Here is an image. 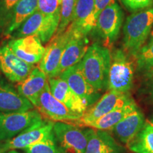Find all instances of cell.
Wrapping results in <instances>:
<instances>
[{
	"instance_id": "cell-1",
	"label": "cell",
	"mask_w": 153,
	"mask_h": 153,
	"mask_svg": "<svg viewBox=\"0 0 153 153\" xmlns=\"http://www.w3.org/2000/svg\"><path fill=\"white\" fill-rule=\"evenodd\" d=\"M111 62V53L109 49L94 43L88 48L79 64L82 74L89 85L100 91L108 89Z\"/></svg>"
},
{
	"instance_id": "cell-2",
	"label": "cell",
	"mask_w": 153,
	"mask_h": 153,
	"mask_svg": "<svg viewBox=\"0 0 153 153\" xmlns=\"http://www.w3.org/2000/svg\"><path fill=\"white\" fill-rule=\"evenodd\" d=\"M152 26L153 7L128 17L123 26V48L127 54L136 55L150 34Z\"/></svg>"
},
{
	"instance_id": "cell-3",
	"label": "cell",
	"mask_w": 153,
	"mask_h": 153,
	"mask_svg": "<svg viewBox=\"0 0 153 153\" xmlns=\"http://www.w3.org/2000/svg\"><path fill=\"white\" fill-rule=\"evenodd\" d=\"M134 67L126 53L117 50L111 55L108 72V89L120 93H128L133 86Z\"/></svg>"
},
{
	"instance_id": "cell-4",
	"label": "cell",
	"mask_w": 153,
	"mask_h": 153,
	"mask_svg": "<svg viewBox=\"0 0 153 153\" xmlns=\"http://www.w3.org/2000/svg\"><path fill=\"white\" fill-rule=\"evenodd\" d=\"M59 24L60 19L48 17L37 9L11 36L12 39L36 36L45 43L54 36Z\"/></svg>"
},
{
	"instance_id": "cell-5",
	"label": "cell",
	"mask_w": 153,
	"mask_h": 153,
	"mask_svg": "<svg viewBox=\"0 0 153 153\" xmlns=\"http://www.w3.org/2000/svg\"><path fill=\"white\" fill-rule=\"evenodd\" d=\"M55 144L59 153H85L87 138L85 129L72 123L54 122Z\"/></svg>"
},
{
	"instance_id": "cell-6",
	"label": "cell",
	"mask_w": 153,
	"mask_h": 153,
	"mask_svg": "<svg viewBox=\"0 0 153 153\" xmlns=\"http://www.w3.org/2000/svg\"><path fill=\"white\" fill-rule=\"evenodd\" d=\"M38 110L0 113V144L14 138L30 126L43 120Z\"/></svg>"
},
{
	"instance_id": "cell-7",
	"label": "cell",
	"mask_w": 153,
	"mask_h": 153,
	"mask_svg": "<svg viewBox=\"0 0 153 153\" xmlns=\"http://www.w3.org/2000/svg\"><path fill=\"white\" fill-rule=\"evenodd\" d=\"M123 22V11L116 2L104 9L96 22L95 30L102 41L103 46L109 48L116 42L119 36Z\"/></svg>"
},
{
	"instance_id": "cell-8",
	"label": "cell",
	"mask_w": 153,
	"mask_h": 153,
	"mask_svg": "<svg viewBox=\"0 0 153 153\" xmlns=\"http://www.w3.org/2000/svg\"><path fill=\"white\" fill-rule=\"evenodd\" d=\"M54 121L41 120L26 128L14 138L0 144L4 151L24 150L30 145L41 143L53 135Z\"/></svg>"
},
{
	"instance_id": "cell-9",
	"label": "cell",
	"mask_w": 153,
	"mask_h": 153,
	"mask_svg": "<svg viewBox=\"0 0 153 153\" xmlns=\"http://www.w3.org/2000/svg\"><path fill=\"white\" fill-rule=\"evenodd\" d=\"M36 108L41 115H44L54 122L73 123L79 120L82 116V114L72 111L55 98L51 93L48 82L40 96Z\"/></svg>"
},
{
	"instance_id": "cell-10",
	"label": "cell",
	"mask_w": 153,
	"mask_h": 153,
	"mask_svg": "<svg viewBox=\"0 0 153 153\" xmlns=\"http://www.w3.org/2000/svg\"><path fill=\"white\" fill-rule=\"evenodd\" d=\"M132 97L129 93L108 90L94 104L88 108L76 123L87 126L112 111L128 101Z\"/></svg>"
},
{
	"instance_id": "cell-11",
	"label": "cell",
	"mask_w": 153,
	"mask_h": 153,
	"mask_svg": "<svg viewBox=\"0 0 153 153\" xmlns=\"http://www.w3.org/2000/svg\"><path fill=\"white\" fill-rule=\"evenodd\" d=\"M71 36L72 30L68 26L60 35L53 36L51 43L45 48L38 68L46 74L48 79L57 76L61 57Z\"/></svg>"
},
{
	"instance_id": "cell-12",
	"label": "cell",
	"mask_w": 153,
	"mask_h": 153,
	"mask_svg": "<svg viewBox=\"0 0 153 153\" xmlns=\"http://www.w3.org/2000/svg\"><path fill=\"white\" fill-rule=\"evenodd\" d=\"M34 68L17 57L8 45L0 48V70L12 82L21 83L29 75Z\"/></svg>"
},
{
	"instance_id": "cell-13",
	"label": "cell",
	"mask_w": 153,
	"mask_h": 153,
	"mask_svg": "<svg viewBox=\"0 0 153 153\" xmlns=\"http://www.w3.org/2000/svg\"><path fill=\"white\" fill-rule=\"evenodd\" d=\"M58 76L67 82L70 89L85 101L88 107L98 101L99 91L94 89L85 79L79 63L67 69Z\"/></svg>"
},
{
	"instance_id": "cell-14",
	"label": "cell",
	"mask_w": 153,
	"mask_h": 153,
	"mask_svg": "<svg viewBox=\"0 0 153 153\" xmlns=\"http://www.w3.org/2000/svg\"><path fill=\"white\" fill-rule=\"evenodd\" d=\"M7 45L14 54L28 64L34 65L41 60L45 48L40 38L36 36L14 38Z\"/></svg>"
},
{
	"instance_id": "cell-15",
	"label": "cell",
	"mask_w": 153,
	"mask_h": 153,
	"mask_svg": "<svg viewBox=\"0 0 153 153\" xmlns=\"http://www.w3.org/2000/svg\"><path fill=\"white\" fill-rule=\"evenodd\" d=\"M48 82L52 94L72 111L83 115L89 108L85 101L70 89L67 82L59 76L49 78Z\"/></svg>"
},
{
	"instance_id": "cell-16",
	"label": "cell",
	"mask_w": 153,
	"mask_h": 153,
	"mask_svg": "<svg viewBox=\"0 0 153 153\" xmlns=\"http://www.w3.org/2000/svg\"><path fill=\"white\" fill-rule=\"evenodd\" d=\"M71 30L72 36L61 57L57 70V76L67 69L79 63L85 56L89 48L87 36L76 33L72 28Z\"/></svg>"
},
{
	"instance_id": "cell-17",
	"label": "cell",
	"mask_w": 153,
	"mask_h": 153,
	"mask_svg": "<svg viewBox=\"0 0 153 153\" xmlns=\"http://www.w3.org/2000/svg\"><path fill=\"white\" fill-rule=\"evenodd\" d=\"M85 131L87 138L85 153H123L121 145L107 131L91 128Z\"/></svg>"
},
{
	"instance_id": "cell-18",
	"label": "cell",
	"mask_w": 153,
	"mask_h": 153,
	"mask_svg": "<svg viewBox=\"0 0 153 153\" xmlns=\"http://www.w3.org/2000/svg\"><path fill=\"white\" fill-rule=\"evenodd\" d=\"M33 108L31 103L0 76V113L26 111Z\"/></svg>"
},
{
	"instance_id": "cell-19",
	"label": "cell",
	"mask_w": 153,
	"mask_h": 153,
	"mask_svg": "<svg viewBox=\"0 0 153 153\" xmlns=\"http://www.w3.org/2000/svg\"><path fill=\"white\" fill-rule=\"evenodd\" d=\"M94 0H76L73 18L70 25L74 32L87 36L94 28Z\"/></svg>"
},
{
	"instance_id": "cell-20",
	"label": "cell",
	"mask_w": 153,
	"mask_h": 153,
	"mask_svg": "<svg viewBox=\"0 0 153 153\" xmlns=\"http://www.w3.org/2000/svg\"><path fill=\"white\" fill-rule=\"evenodd\" d=\"M145 123L144 114L137 106L116 124L111 131L118 140L128 145L140 132Z\"/></svg>"
},
{
	"instance_id": "cell-21",
	"label": "cell",
	"mask_w": 153,
	"mask_h": 153,
	"mask_svg": "<svg viewBox=\"0 0 153 153\" xmlns=\"http://www.w3.org/2000/svg\"><path fill=\"white\" fill-rule=\"evenodd\" d=\"M38 9V0H20L4 21L1 28L5 36H11Z\"/></svg>"
},
{
	"instance_id": "cell-22",
	"label": "cell",
	"mask_w": 153,
	"mask_h": 153,
	"mask_svg": "<svg viewBox=\"0 0 153 153\" xmlns=\"http://www.w3.org/2000/svg\"><path fill=\"white\" fill-rule=\"evenodd\" d=\"M48 83V76L39 68H34L27 78L17 86V91L22 97L37 106L38 99Z\"/></svg>"
},
{
	"instance_id": "cell-23",
	"label": "cell",
	"mask_w": 153,
	"mask_h": 153,
	"mask_svg": "<svg viewBox=\"0 0 153 153\" xmlns=\"http://www.w3.org/2000/svg\"><path fill=\"white\" fill-rule=\"evenodd\" d=\"M137 107L135 101L131 98L126 104L118 107L86 126L101 131H111L116 124Z\"/></svg>"
},
{
	"instance_id": "cell-24",
	"label": "cell",
	"mask_w": 153,
	"mask_h": 153,
	"mask_svg": "<svg viewBox=\"0 0 153 153\" xmlns=\"http://www.w3.org/2000/svg\"><path fill=\"white\" fill-rule=\"evenodd\" d=\"M127 146L134 153H153L152 122L145 121L140 132Z\"/></svg>"
},
{
	"instance_id": "cell-25",
	"label": "cell",
	"mask_w": 153,
	"mask_h": 153,
	"mask_svg": "<svg viewBox=\"0 0 153 153\" xmlns=\"http://www.w3.org/2000/svg\"><path fill=\"white\" fill-rule=\"evenodd\" d=\"M75 4L76 0H62L60 24L54 36L62 33L72 23Z\"/></svg>"
},
{
	"instance_id": "cell-26",
	"label": "cell",
	"mask_w": 153,
	"mask_h": 153,
	"mask_svg": "<svg viewBox=\"0 0 153 153\" xmlns=\"http://www.w3.org/2000/svg\"><path fill=\"white\" fill-rule=\"evenodd\" d=\"M137 70L140 71L148 72L153 68V38L143 46L135 56Z\"/></svg>"
},
{
	"instance_id": "cell-27",
	"label": "cell",
	"mask_w": 153,
	"mask_h": 153,
	"mask_svg": "<svg viewBox=\"0 0 153 153\" xmlns=\"http://www.w3.org/2000/svg\"><path fill=\"white\" fill-rule=\"evenodd\" d=\"M62 0H38V9L48 17L60 20Z\"/></svg>"
},
{
	"instance_id": "cell-28",
	"label": "cell",
	"mask_w": 153,
	"mask_h": 153,
	"mask_svg": "<svg viewBox=\"0 0 153 153\" xmlns=\"http://www.w3.org/2000/svg\"><path fill=\"white\" fill-rule=\"evenodd\" d=\"M25 153H59L55 144L54 133L41 143L32 145L24 149Z\"/></svg>"
},
{
	"instance_id": "cell-29",
	"label": "cell",
	"mask_w": 153,
	"mask_h": 153,
	"mask_svg": "<svg viewBox=\"0 0 153 153\" xmlns=\"http://www.w3.org/2000/svg\"><path fill=\"white\" fill-rule=\"evenodd\" d=\"M20 0H0V28L9 13Z\"/></svg>"
},
{
	"instance_id": "cell-30",
	"label": "cell",
	"mask_w": 153,
	"mask_h": 153,
	"mask_svg": "<svg viewBox=\"0 0 153 153\" xmlns=\"http://www.w3.org/2000/svg\"><path fill=\"white\" fill-rule=\"evenodd\" d=\"M121 1L128 9L136 11L150 7L153 0H121Z\"/></svg>"
},
{
	"instance_id": "cell-31",
	"label": "cell",
	"mask_w": 153,
	"mask_h": 153,
	"mask_svg": "<svg viewBox=\"0 0 153 153\" xmlns=\"http://www.w3.org/2000/svg\"><path fill=\"white\" fill-rule=\"evenodd\" d=\"M115 2V0H94V16L97 22V17L100 13L106 9L108 6Z\"/></svg>"
},
{
	"instance_id": "cell-32",
	"label": "cell",
	"mask_w": 153,
	"mask_h": 153,
	"mask_svg": "<svg viewBox=\"0 0 153 153\" xmlns=\"http://www.w3.org/2000/svg\"><path fill=\"white\" fill-rule=\"evenodd\" d=\"M149 81L148 83V94L149 99L153 102V75L148 76Z\"/></svg>"
},
{
	"instance_id": "cell-33",
	"label": "cell",
	"mask_w": 153,
	"mask_h": 153,
	"mask_svg": "<svg viewBox=\"0 0 153 153\" xmlns=\"http://www.w3.org/2000/svg\"><path fill=\"white\" fill-rule=\"evenodd\" d=\"M146 74H147V75H148V76H152L153 75V68L151 69L150 70H149L148 72H147Z\"/></svg>"
},
{
	"instance_id": "cell-34",
	"label": "cell",
	"mask_w": 153,
	"mask_h": 153,
	"mask_svg": "<svg viewBox=\"0 0 153 153\" xmlns=\"http://www.w3.org/2000/svg\"><path fill=\"white\" fill-rule=\"evenodd\" d=\"M5 153H20V152H18L17 150H11L6 151Z\"/></svg>"
},
{
	"instance_id": "cell-35",
	"label": "cell",
	"mask_w": 153,
	"mask_h": 153,
	"mask_svg": "<svg viewBox=\"0 0 153 153\" xmlns=\"http://www.w3.org/2000/svg\"><path fill=\"white\" fill-rule=\"evenodd\" d=\"M5 152H6V151L4 150L3 149L0 147V153H5Z\"/></svg>"
},
{
	"instance_id": "cell-36",
	"label": "cell",
	"mask_w": 153,
	"mask_h": 153,
	"mask_svg": "<svg viewBox=\"0 0 153 153\" xmlns=\"http://www.w3.org/2000/svg\"><path fill=\"white\" fill-rule=\"evenodd\" d=\"M150 36H151L150 39H152V38H153V28L152 29V31H151V33H150Z\"/></svg>"
},
{
	"instance_id": "cell-37",
	"label": "cell",
	"mask_w": 153,
	"mask_h": 153,
	"mask_svg": "<svg viewBox=\"0 0 153 153\" xmlns=\"http://www.w3.org/2000/svg\"><path fill=\"white\" fill-rule=\"evenodd\" d=\"M151 121H152V123H153V119H152V120H151Z\"/></svg>"
}]
</instances>
